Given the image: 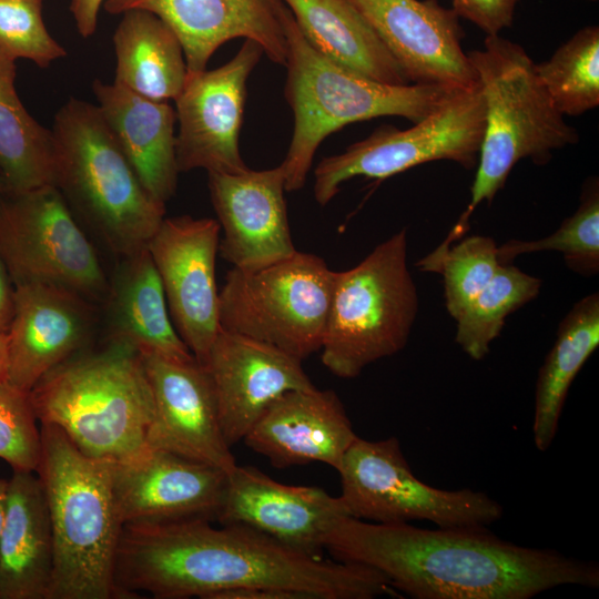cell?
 <instances>
[{"mask_svg": "<svg viewBox=\"0 0 599 599\" xmlns=\"http://www.w3.org/2000/svg\"><path fill=\"white\" fill-rule=\"evenodd\" d=\"M207 184L223 230L219 252L234 268L258 270L297 251L288 225L281 165L234 174L209 172Z\"/></svg>", "mask_w": 599, "mask_h": 599, "instance_id": "cell-20", "label": "cell"}, {"mask_svg": "<svg viewBox=\"0 0 599 599\" xmlns=\"http://www.w3.org/2000/svg\"><path fill=\"white\" fill-rule=\"evenodd\" d=\"M325 550L379 571L415 599H529L560 586H599L597 562L519 546L486 526L427 529L347 516L329 531Z\"/></svg>", "mask_w": 599, "mask_h": 599, "instance_id": "cell-2", "label": "cell"}, {"mask_svg": "<svg viewBox=\"0 0 599 599\" xmlns=\"http://www.w3.org/2000/svg\"><path fill=\"white\" fill-rule=\"evenodd\" d=\"M261 45L245 39L238 52L214 70L187 73L174 100L179 132L175 136L180 173L194 169L241 173L248 167L238 146L246 98V81L258 63Z\"/></svg>", "mask_w": 599, "mask_h": 599, "instance_id": "cell-13", "label": "cell"}, {"mask_svg": "<svg viewBox=\"0 0 599 599\" xmlns=\"http://www.w3.org/2000/svg\"><path fill=\"white\" fill-rule=\"evenodd\" d=\"M334 271L311 253L254 271L232 268L219 295L220 327L303 361L321 351Z\"/></svg>", "mask_w": 599, "mask_h": 599, "instance_id": "cell-9", "label": "cell"}, {"mask_svg": "<svg viewBox=\"0 0 599 599\" xmlns=\"http://www.w3.org/2000/svg\"><path fill=\"white\" fill-rule=\"evenodd\" d=\"M347 516L341 496L319 487L281 484L258 468L236 465L227 475L215 520L248 527L297 552L319 558L329 531Z\"/></svg>", "mask_w": 599, "mask_h": 599, "instance_id": "cell-15", "label": "cell"}, {"mask_svg": "<svg viewBox=\"0 0 599 599\" xmlns=\"http://www.w3.org/2000/svg\"><path fill=\"white\" fill-rule=\"evenodd\" d=\"M54 185L120 258L146 248L165 205L144 189L97 104L71 98L55 113Z\"/></svg>", "mask_w": 599, "mask_h": 599, "instance_id": "cell-7", "label": "cell"}, {"mask_svg": "<svg viewBox=\"0 0 599 599\" xmlns=\"http://www.w3.org/2000/svg\"><path fill=\"white\" fill-rule=\"evenodd\" d=\"M202 365L211 378L221 428L230 447L244 439L280 396L315 387L302 361L221 327Z\"/></svg>", "mask_w": 599, "mask_h": 599, "instance_id": "cell-19", "label": "cell"}, {"mask_svg": "<svg viewBox=\"0 0 599 599\" xmlns=\"http://www.w3.org/2000/svg\"><path fill=\"white\" fill-rule=\"evenodd\" d=\"M9 339L7 331L0 328V380L8 379Z\"/></svg>", "mask_w": 599, "mask_h": 599, "instance_id": "cell-41", "label": "cell"}, {"mask_svg": "<svg viewBox=\"0 0 599 599\" xmlns=\"http://www.w3.org/2000/svg\"><path fill=\"white\" fill-rule=\"evenodd\" d=\"M105 0H71L70 12L78 32L83 38L91 37L98 24V16Z\"/></svg>", "mask_w": 599, "mask_h": 599, "instance_id": "cell-38", "label": "cell"}, {"mask_svg": "<svg viewBox=\"0 0 599 599\" xmlns=\"http://www.w3.org/2000/svg\"><path fill=\"white\" fill-rule=\"evenodd\" d=\"M540 278L527 274L512 263L501 264L490 282L463 309L455 341L473 359H483L490 351L506 318L534 301L541 288Z\"/></svg>", "mask_w": 599, "mask_h": 599, "instance_id": "cell-31", "label": "cell"}, {"mask_svg": "<svg viewBox=\"0 0 599 599\" xmlns=\"http://www.w3.org/2000/svg\"><path fill=\"white\" fill-rule=\"evenodd\" d=\"M213 599H298L296 595L277 589L243 588L217 593Z\"/></svg>", "mask_w": 599, "mask_h": 599, "instance_id": "cell-40", "label": "cell"}, {"mask_svg": "<svg viewBox=\"0 0 599 599\" xmlns=\"http://www.w3.org/2000/svg\"><path fill=\"white\" fill-rule=\"evenodd\" d=\"M220 231L213 219L164 217L146 246L174 327L201 364L220 331L215 280Z\"/></svg>", "mask_w": 599, "mask_h": 599, "instance_id": "cell-14", "label": "cell"}, {"mask_svg": "<svg viewBox=\"0 0 599 599\" xmlns=\"http://www.w3.org/2000/svg\"><path fill=\"white\" fill-rule=\"evenodd\" d=\"M14 61L0 50V170L7 191L22 192L52 184L54 143L17 94Z\"/></svg>", "mask_w": 599, "mask_h": 599, "instance_id": "cell-30", "label": "cell"}, {"mask_svg": "<svg viewBox=\"0 0 599 599\" xmlns=\"http://www.w3.org/2000/svg\"><path fill=\"white\" fill-rule=\"evenodd\" d=\"M484 129L485 102L477 82L412 128L382 125L343 153L324 158L314 171L315 200L326 205L353 177L384 180L432 161L448 160L470 169L477 163Z\"/></svg>", "mask_w": 599, "mask_h": 599, "instance_id": "cell-12", "label": "cell"}, {"mask_svg": "<svg viewBox=\"0 0 599 599\" xmlns=\"http://www.w3.org/2000/svg\"><path fill=\"white\" fill-rule=\"evenodd\" d=\"M113 45L115 83L155 101L180 95L189 73L183 47L160 17L142 9L124 11Z\"/></svg>", "mask_w": 599, "mask_h": 599, "instance_id": "cell-28", "label": "cell"}, {"mask_svg": "<svg viewBox=\"0 0 599 599\" xmlns=\"http://www.w3.org/2000/svg\"><path fill=\"white\" fill-rule=\"evenodd\" d=\"M538 77L556 109L579 115L599 104V28L586 27L536 64Z\"/></svg>", "mask_w": 599, "mask_h": 599, "instance_id": "cell-32", "label": "cell"}, {"mask_svg": "<svg viewBox=\"0 0 599 599\" xmlns=\"http://www.w3.org/2000/svg\"><path fill=\"white\" fill-rule=\"evenodd\" d=\"M119 598L148 592L156 599H213L243 588L277 589L298 599L402 597L367 566L297 552L240 525L209 519L129 524L114 567Z\"/></svg>", "mask_w": 599, "mask_h": 599, "instance_id": "cell-1", "label": "cell"}, {"mask_svg": "<svg viewBox=\"0 0 599 599\" xmlns=\"http://www.w3.org/2000/svg\"><path fill=\"white\" fill-rule=\"evenodd\" d=\"M349 516L378 524L426 520L437 527L486 526L502 517V506L483 491L446 490L418 479L396 437H356L337 470Z\"/></svg>", "mask_w": 599, "mask_h": 599, "instance_id": "cell-11", "label": "cell"}, {"mask_svg": "<svg viewBox=\"0 0 599 599\" xmlns=\"http://www.w3.org/2000/svg\"><path fill=\"white\" fill-rule=\"evenodd\" d=\"M54 546L48 504L34 471H13L0 536V599H48Z\"/></svg>", "mask_w": 599, "mask_h": 599, "instance_id": "cell-25", "label": "cell"}, {"mask_svg": "<svg viewBox=\"0 0 599 599\" xmlns=\"http://www.w3.org/2000/svg\"><path fill=\"white\" fill-rule=\"evenodd\" d=\"M467 55L484 97L485 129L470 202L441 247L464 237L475 209L493 202L520 160L546 164L554 151L579 139L554 105L522 47L499 34L487 35L484 48Z\"/></svg>", "mask_w": 599, "mask_h": 599, "instance_id": "cell-5", "label": "cell"}, {"mask_svg": "<svg viewBox=\"0 0 599 599\" xmlns=\"http://www.w3.org/2000/svg\"><path fill=\"white\" fill-rule=\"evenodd\" d=\"M14 304V285L0 256V328L8 331Z\"/></svg>", "mask_w": 599, "mask_h": 599, "instance_id": "cell-39", "label": "cell"}, {"mask_svg": "<svg viewBox=\"0 0 599 599\" xmlns=\"http://www.w3.org/2000/svg\"><path fill=\"white\" fill-rule=\"evenodd\" d=\"M153 397L149 448L170 451L214 466L227 475L237 465L219 418L205 367L192 358L142 356Z\"/></svg>", "mask_w": 599, "mask_h": 599, "instance_id": "cell-17", "label": "cell"}, {"mask_svg": "<svg viewBox=\"0 0 599 599\" xmlns=\"http://www.w3.org/2000/svg\"><path fill=\"white\" fill-rule=\"evenodd\" d=\"M409 82L450 88L477 83L461 47L459 17L437 0H348Z\"/></svg>", "mask_w": 599, "mask_h": 599, "instance_id": "cell-16", "label": "cell"}, {"mask_svg": "<svg viewBox=\"0 0 599 599\" xmlns=\"http://www.w3.org/2000/svg\"><path fill=\"white\" fill-rule=\"evenodd\" d=\"M0 50L40 68L67 55L44 26L42 0H0Z\"/></svg>", "mask_w": 599, "mask_h": 599, "instance_id": "cell-35", "label": "cell"}, {"mask_svg": "<svg viewBox=\"0 0 599 599\" xmlns=\"http://www.w3.org/2000/svg\"><path fill=\"white\" fill-rule=\"evenodd\" d=\"M8 485L9 479L0 477V536L2 532L6 511H7V499H8Z\"/></svg>", "mask_w": 599, "mask_h": 599, "instance_id": "cell-42", "label": "cell"}, {"mask_svg": "<svg viewBox=\"0 0 599 599\" xmlns=\"http://www.w3.org/2000/svg\"><path fill=\"white\" fill-rule=\"evenodd\" d=\"M92 90L100 113L146 192L165 205L175 194L179 167L176 112L113 82L95 80Z\"/></svg>", "mask_w": 599, "mask_h": 599, "instance_id": "cell-24", "label": "cell"}, {"mask_svg": "<svg viewBox=\"0 0 599 599\" xmlns=\"http://www.w3.org/2000/svg\"><path fill=\"white\" fill-rule=\"evenodd\" d=\"M556 251L575 273L592 276L599 272V187L597 179L588 181L576 212L564 220L550 235L532 240H510L497 247L500 264L512 263L524 254Z\"/></svg>", "mask_w": 599, "mask_h": 599, "instance_id": "cell-33", "label": "cell"}, {"mask_svg": "<svg viewBox=\"0 0 599 599\" xmlns=\"http://www.w3.org/2000/svg\"><path fill=\"white\" fill-rule=\"evenodd\" d=\"M95 325L94 304L48 284L14 286L8 380L30 392L52 368L88 345Z\"/></svg>", "mask_w": 599, "mask_h": 599, "instance_id": "cell-22", "label": "cell"}, {"mask_svg": "<svg viewBox=\"0 0 599 599\" xmlns=\"http://www.w3.org/2000/svg\"><path fill=\"white\" fill-rule=\"evenodd\" d=\"M589 1H597V0H589Z\"/></svg>", "mask_w": 599, "mask_h": 599, "instance_id": "cell-44", "label": "cell"}, {"mask_svg": "<svg viewBox=\"0 0 599 599\" xmlns=\"http://www.w3.org/2000/svg\"><path fill=\"white\" fill-rule=\"evenodd\" d=\"M356 437L337 394L313 387L280 396L243 441L277 468L318 461L338 470Z\"/></svg>", "mask_w": 599, "mask_h": 599, "instance_id": "cell-23", "label": "cell"}, {"mask_svg": "<svg viewBox=\"0 0 599 599\" xmlns=\"http://www.w3.org/2000/svg\"><path fill=\"white\" fill-rule=\"evenodd\" d=\"M497 247L490 236L471 235L445 248L436 247L416 262L420 271L443 276L446 309L455 321L501 265Z\"/></svg>", "mask_w": 599, "mask_h": 599, "instance_id": "cell-34", "label": "cell"}, {"mask_svg": "<svg viewBox=\"0 0 599 599\" xmlns=\"http://www.w3.org/2000/svg\"><path fill=\"white\" fill-rule=\"evenodd\" d=\"M29 393L39 423L57 426L92 458L121 463L149 448L152 392L142 356L126 345L84 348Z\"/></svg>", "mask_w": 599, "mask_h": 599, "instance_id": "cell-4", "label": "cell"}, {"mask_svg": "<svg viewBox=\"0 0 599 599\" xmlns=\"http://www.w3.org/2000/svg\"><path fill=\"white\" fill-rule=\"evenodd\" d=\"M305 39L331 61L387 84L410 83L348 0H282Z\"/></svg>", "mask_w": 599, "mask_h": 599, "instance_id": "cell-27", "label": "cell"}, {"mask_svg": "<svg viewBox=\"0 0 599 599\" xmlns=\"http://www.w3.org/2000/svg\"><path fill=\"white\" fill-rule=\"evenodd\" d=\"M30 393L0 380V459L12 471H35L41 430Z\"/></svg>", "mask_w": 599, "mask_h": 599, "instance_id": "cell-36", "label": "cell"}, {"mask_svg": "<svg viewBox=\"0 0 599 599\" xmlns=\"http://www.w3.org/2000/svg\"><path fill=\"white\" fill-rule=\"evenodd\" d=\"M103 303L108 317L106 341L126 345L141 356L173 361L194 358L174 327L148 248L121 258Z\"/></svg>", "mask_w": 599, "mask_h": 599, "instance_id": "cell-26", "label": "cell"}, {"mask_svg": "<svg viewBox=\"0 0 599 599\" xmlns=\"http://www.w3.org/2000/svg\"><path fill=\"white\" fill-rule=\"evenodd\" d=\"M0 256L14 286L54 285L94 305L106 297L97 251L52 184L0 192Z\"/></svg>", "mask_w": 599, "mask_h": 599, "instance_id": "cell-10", "label": "cell"}, {"mask_svg": "<svg viewBox=\"0 0 599 599\" xmlns=\"http://www.w3.org/2000/svg\"><path fill=\"white\" fill-rule=\"evenodd\" d=\"M227 474L214 466L170 451L148 448L112 463V483L121 521L159 524L215 519Z\"/></svg>", "mask_w": 599, "mask_h": 599, "instance_id": "cell-18", "label": "cell"}, {"mask_svg": "<svg viewBox=\"0 0 599 599\" xmlns=\"http://www.w3.org/2000/svg\"><path fill=\"white\" fill-rule=\"evenodd\" d=\"M407 248L403 229L354 267L334 271L321 359L335 376L357 377L406 346L419 308Z\"/></svg>", "mask_w": 599, "mask_h": 599, "instance_id": "cell-8", "label": "cell"}, {"mask_svg": "<svg viewBox=\"0 0 599 599\" xmlns=\"http://www.w3.org/2000/svg\"><path fill=\"white\" fill-rule=\"evenodd\" d=\"M599 346V294L573 304L558 326L556 341L539 368L532 437L538 450H547L557 434L569 388Z\"/></svg>", "mask_w": 599, "mask_h": 599, "instance_id": "cell-29", "label": "cell"}, {"mask_svg": "<svg viewBox=\"0 0 599 599\" xmlns=\"http://www.w3.org/2000/svg\"><path fill=\"white\" fill-rule=\"evenodd\" d=\"M283 26L287 42L285 98L294 112L292 141L280 164L288 192L304 186L314 154L331 133L349 123L386 115L415 123L461 90L378 82L321 54L305 39L287 7Z\"/></svg>", "mask_w": 599, "mask_h": 599, "instance_id": "cell-6", "label": "cell"}, {"mask_svg": "<svg viewBox=\"0 0 599 599\" xmlns=\"http://www.w3.org/2000/svg\"><path fill=\"white\" fill-rule=\"evenodd\" d=\"M103 7L110 14L142 9L160 17L180 39L189 73L205 70L219 47L235 38L257 42L271 61L286 64L282 0H105Z\"/></svg>", "mask_w": 599, "mask_h": 599, "instance_id": "cell-21", "label": "cell"}, {"mask_svg": "<svg viewBox=\"0 0 599 599\" xmlns=\"http://www.w3.org/2000/svg\"><path fill=\"white\" fill-rule=\"evenodd\" d=\"M35 474L53 536L54 567L48 599L119 598L114 582L123 528L112 463L83 454L57 426L40 424Z\"/></svg>", "mask_w": 599, "mask_h": 599, "instance_id": "cell-3", "label": "cell"}, {"mask_svg": "<svg viewBox=\"0 0 599 599\" xmlns=\"http://www.w3.org/2000/svg\"><path fill=\"white\" fill-rule=\"evenodd\" d=\"M518 0H451V10L481 29L487 35H496L509 27Z\"/></svg>", "mask_w": 599, "mask_h": 599, "instance_id": "cell-37", "label": "cell"}, {"mask_svg": "<svg viewBox=\"0 0 599 599\" xmlns=\"http://www.w3.org/2000/svg\"><path fill=\"white\" fill-rule=\"evenodd\" d=\"M7 190V184H6V180H4V176L0 170V192L2 191H6Z\"/></svg>", "mask_w": 599, "mask_h": 599, "instance_id": "cell-43", "label": "cell"}]
</instances>
